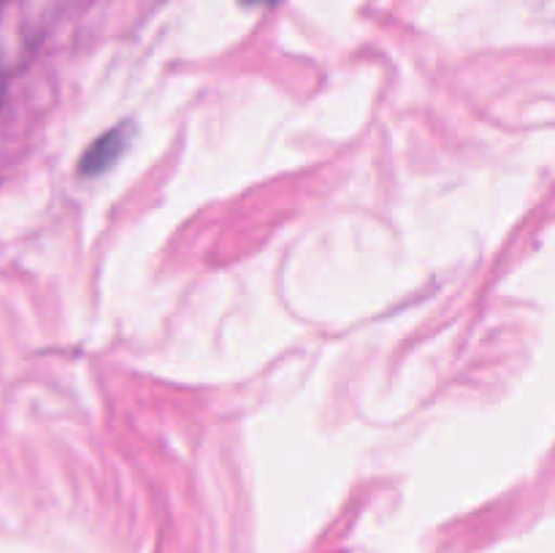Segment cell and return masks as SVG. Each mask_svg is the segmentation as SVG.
<instances>
[{
  "label": "cell",
  "mask_w": 555,
  "mask_h": 553,
  "mask_svg": "<svg viewBox=\"0 0 555 553\" xmlns=\"http://www.w3.org/2000/svg\"><path fill=\"white\" fill-rule=\"evenodd\" d=\"M125 144H128V128L125 125H117V128L106 130L101 139L92 141L87 146V152L79 160V173L81 177H98V173L108 171V168L117 163V157L122 155Z\"/></svg>",
  "instance_id": "obj_1"
},
{
  "label": "cell",
  "mask_w": 555,
  "mask_h": 553,
  "mask_svg": "<svg viewBox=\"0 0 555 553\" xmlns=\"http://www.w3.org/2000/svg\"><path fill=\"white\" fill-rule=\"evenodd\" d=\"M244 5H274L276 0H242Z\"/></svg>",
  "instance_id": "obj_2"
}]
</instances>
